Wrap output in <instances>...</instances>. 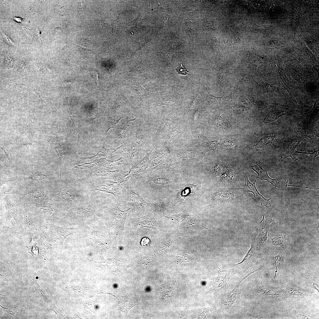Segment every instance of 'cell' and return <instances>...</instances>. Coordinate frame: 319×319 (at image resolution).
<instances>
[{"mask_svg":"<svg viewBox=\"0 0 319 319\" xmlns=\"http://www.w3.org/2000/svg\"><path fill=\"white\" fill-rule=\"evenodd\" d=\"M251 236V247L243 260L240 263L232 265V269L236 273L244 272L249 268L256 264V260L258 255V250L256 249L255 246L256 235H253Z\"/></svg>","mask_w":319,"mask_h":319,"instance_id":"1","label":"cell"},{"mask_svg":"<svg viewBox=\"0 0 319 319\" xmlns=\"http://www.w3.org/2000/svg\"><path fill=\"white\" fill-rule=\"evenodd\" d=\"M215 269L217 271L218 275L215 280L213 288L215 296L217 297L219 294L225 293L228 282L236 273L232 269L222 270L217 265Z\"/></svg>","mask_w":319,"mask_h":319,"instance_id":"2","label":"cell"},{"mask_svg":"<svg viewBox=\"0 0 319 319\" xmlns=\"http://www.w3.org/2000/svg\"><path fill=\"white\" fill-rule=\"evenodd\" d=\"M263 216L262 220L258 224L259 232L258 237L260 239L259 247V248L260 247H264L266 248L269 225L273 220L271 216L267 212L263 214Z\"/></svg>","mask_w":319,"mask_h":319,"instance_id":"3","label":"cell"},{"mask_svg":"<svg viewBox=\"0 0 319 319\" xmlns=\"http://www.w3.org/2000/svg\"><path fill=\"white\" fill-rule=\"evenodd\" d=\"M255 271H255L248 274L240 281L232 290L227 293H224V305L226 308L229 309L235 304L237 297L239 296L241 292L239 287L241 283L247 277Z\"/></svg>","mask_w":319,"mask_h":319,"instance_id":"4","label":"cell"},{"mask_svg":"<svg viewBox=\"0 0 319 319\" xmlns=\"http://www.w3.org/2000/svg\"><path fill=\"white\" fill-rule=\"evenodd\" d=\"M136 221L140 227H146L154 230L161 229V226L155 220L154 215L149 212L146 215L137 218Z\"/></svg>","mask_w":319,"mask_h":319,"instance_id":"5","label":"cell"},{"mask_svg":"<svg viewBox=\"0 0 319 319\" xmlns=\"http://www.w3.org/2000/svg\"><path fill=\"white\" fill-rule=\"evenodd\" d=\"M244 176L245 181L244 187L245 188H247L249 190L246 191L250 192L253 193L254 196L260 201L261 205H263V206L266 207L267 208L270 207L271 205L269 201L270 199H265L262 195L259 193L257 191L255 185V183L256 180L253 183H252L249 181L247 174H245L244 175Z\"/></svg>","mask_w":319,"mask_h":319,"instance_id":"6","label":"cell"},{"mask_svg":"<svg viewBox=\"0 0 319 319\" xmlns=\"http://www.w3.org/2000/svg\"><path fill=\"white\" fill-rule=\"evenodd\" d=\"M128 192L129 204L131 206L139 208L144 206H148V203L143 199L141 196H139L131 190Z\"/></svg>","mask_w":319,"mask_h":319,"instance_id":"7","label":"cell"},{"mask_svg":"<svg viewBox=\"0 0 319 319\" xmlns=\"http://www.w3.org/2000/svg\"><path fill=\"white\" fill-rule=\"evenodd\" d=\"M251 168L258 174V177L261 179L267 180L271 183L274 186L278 188L280 187V184L277 182L276 180L273 179L268 175L267 172L263 170L257 163L253 166H251Z\"/></svg>","mask_w":319,"mask_h":319,"instance_id":"8","label":"cell"},{"mask_svg":"<svg viewBox=\"0 0 319 319\" xmlns=\"http://www.w3.org/2000/svg\"><path fill=\"white\" fill-rule=\"evenodd\" d=\"M245 60L248 67L253 71H256L258 66L263 62L262 57L250 53L245 55Z\"/></svg>","mask_w":319,"mask_h":319,"instance_id":"9","label":"cell"},{"mask_svg":"<svg viewBox=\"0 0 319 319\" xmlns=\"http://www.w3.org/2000/svg\"><path fill=\"white\" fill-rule=\"evenodd\" d=\"M130 208L123 211L120 210L118 207L114 209V215L115 221L118 224L119 228L123 231L125 222L128 211Z\"/></svg>","mask_w":319,"mask_h":319,"instance_id":"10","label":"cell"},{"mask_svg":"<svg viewBox=\"0 0 319 319\" xmlns=\"http://www.w3.org/2000/svg\"><path fill=\"white\" fill-rule=\"evenodd\" d=\"M253 82L258 88L264 92L272 95L280 96L282 95L279 89L277 87L267 83L264 85L258 84L253 78Z\"/></svg>","mask_w":319,"mask_h":319,"instance_id":"11","label":"cell"},{"mask_svg":"<svg viewBox=\"0 0 319 319\" xmlns=\"http://www.w3.org/2000/svg\"><path fill=\"white\" fill-rule=\"evenodd\" d=\"M150 153L133 166L130 169L128 175H131L144 170L148 165Z\"/></svg>","mask_w":319,"mask_h":319,"instance_id":"12","label":"cell"},{"mask_svg":"<svg viewBox=\"0 0 319 319\" xmlns=\"http://www.w3.org/2000/svg\"><path fill=\"white\" fill-rule=\"evenodd\" d=\"M148 206L156 214L161 217L165 216L164 212L166 206L165 203L162 200L160 199L152 203H148Z\"/></svg>","mask_w":319,"mask_h":319,"instance_id":"13","label":"cell"},{"mask_svg":"<svg viewBox=\"0 0 319 319\" xmlns=\"http://www.w3.org/2000/svg\"><path fill=\"white\" fill-rule=\"evenodd\" d=\"M207 97L212 102L217 104L221 105L223 104L228 101L232 97V94H231L226 96L217 97L211 95L207 91Z\"/></svg>","mask_w":319,"mask_h":319,"instance_id":"14","label":"cell"},{"mask_svg":"<svg viewBox=\"0 0 319 319\" xmlns=\"http://www.w3.org/2000/svg\"><path fill=\"white\" fill-rule=\"evenodd\" d=\"M227 70L222 68L217 71V86L219 89L222 88L224 85Z\"/></svg>","mask_w":319,"mask_h":319,"instance_id":"15","label":"cell"},{"mask_svg":"<svg viewBox=\"0 0 319 319\" xmlns=\"http://www.w3.org/2000/svg\"><path fill=\"white\" fill-rule=\"evenodd\" d=\"M68 99L69 97H67L63 99L62 100H61L63 103V106L61 108H64L68 112L69 114L70 117L72 121L73 124H74L76 123L75 118H74V116L72 113L71 110L69 106L68 102Z\"/></svg>","mask_w":319,"mask_h":319,"instance_id":"16","label":"cell"},{"mask_svg":"<svg viewBox=\"0 0 319 319\" xmlns=\"http://www.w3.org/2000/svg\"><path fill=\"white\" fill-rule=\"evenodd\" d=\"M284 258L280 254L276 255L273 257L272 259L276 267V273L283 268Z\"/></svg>","mask_w":319,"mask_h":319,"instance_id":"17","label":"cell"},{"mask_svg":"<svg viewBox=\"0 0 319 319\" xmlns=\"http://www.w3.org/2000/svg\"><path fill=\"white\" fill-rule=\"evenodd\" d=\"M73 196L71 191L67 188H65L62 189L58 194V197L59 198L64 200L71 199L73 198Z\"/></svg>","mask_w":319,"mask_h":319,"instance_id":"18","label":"cell"},{"mask_svg":"<svg viewBox=\"0 0 319 319\" xmlns=\"http://www.w3.org/2000/svg\"><path fill=\"white\" fill-rule=\"evenodd\" d=\"M186 196L187 195L184 189L179 192L176 197L171 202L172 206H174L178 203H182L185 200Z\"/></svg>","mask_w":319,"mask_h":319,"instance_id":"19","label":"cell"},{"mask_svg":"<svg viewBox=\"0 0 319 319\" xmlns=\"http://www.w3.org/2000/svg\"><path fill=\"white\" fill-rule=\"evenodd\" d=\"M241 102L246 104H254V100L251 95L246 93L242 94L240 97Z\"/></svg>","mask_w":319,"mask_h":319,"instance_id":"20","label":"cell"},{"mask_svg":"<svg viewBox=\"0 0 319 319\" xmlns=\"http://www.w3.org/2000/svg\"><path fill=\"white\" fill-rule=\"evenodd\" d=\"M47 177L43 172L37 171H33L29 176L30 178L38 181Z\"/></svg>","mask_w":319,"mask_h":319,"instance_id":"21","label":"cell"},{"mask_svg":"<svg viewBox=\"0 0 319 319\" xmlns=\"http://www.w3.org/2000/svg\"><path fill=\"white\" fill-rule=\"evenodd\" d=\"M100 186L101 187H100V188L101 190L111 193L115 196L116 195L118 188L115 186L112 185H105Z\"/></svg>","mask_w":319,"mask_h":319,"instance_id":"22","label":"cell"},{"mask_svg":"<svg viewBox=\"0 0 319 319\" xmlns=\"http://www.w3.org/2000/svg\"><path fill=\"white\" fill-rule=\"evenodd\" d=\"M33 91L40 97L42 102L45 104L47 105L53 109L52 107L53 105L50 99L40 94L36 91L33 87Z\"/></svg>","mask_w":319,"mask_h":319,"instance_id":"23","label":"cell"},{"mask_svg":"<svg viewBox=\"0 0 319 319\" xmlns=\"http://www.w3.org/2000/svg\"><path fill=\"white\" fill-rule=\"evenodd\" d=\"M201 182L198 183L196 185H194L189 184L188 185L190 194L193 193L195 194L200 190L201 187Z\"/></svg>","mask_w":319,"mask_h":319,"instance_id":"24","label":"cell"},{"mask_svg":"<svg viewBox=\"0 0 319 319\" xmlns=\"http://www.w3.org/2000/svg\"><path fill=\"white\" fill-rule=\"evenodd\" d=\"M284 241V237L282 235H277L272 239V243L275 245L282 246Z\"/></svg>","mask_w":319,"mask_h":319,"instance_id":"25","label":"cell"},{"mask_svg":"<svg viewBox=\"0 0 319 319\" xmlns=\"http://www.w3.org/2000/svg\"><path fill=\"white\" fill-rule=\"evenodd\" d=\"M148 15L147 13H140L138 17L135 20L130 22L133 24H138L139 23L144 21L146 20L148 17Z\"/></svg>","mask_w":319,"mask_h":319,"instance_id":"26","label":"cell"},{"mask_svg":"<svg viewBox=\"0 0 319 319\" xmlns=\"http://www.w3.org/2000/svg\"><path fill=\"white\" fill-rule=\"evenodd\" d=\"M175 69L178 74L180 75H185L189 72L181 63L178 64Z\"/></svg>","mask_w":319,"mask_h":319,"instance_id":"27","label":"cell"},{"mask_svg":"<svg viewBox=\"0 0 319 319\" xmlns=\"http://www.w3.org/2000/svg\"><path fill=\"white\" fill-rule=\"evenodd\" d=\"M45 194L44 191L42 190H36L32 191L29 193V195L33 198H39L40 197L43 196Z\"/></svg>","mask_w":319,"mask_h":319,"instance_id":"28","label":"cell"},{"mask_svg":"<svg viewBox=\"0 0 319 319\" xmlns=\"http://www.w3.org/2000/svg\"><path fill=\"white\" fill-rule=\"evenodd\" d=\"M232 109L235 112L240 113H244L246 111L247 109L244 107L240 105H236L232 107Z\"/></svg>","mask_w":319,"mask_h":319,"instance_id":"29","label":"cell"},{"mask_svg":"<svg viewBox=\"0 0 319 319\" xmlns=\"http://www.w3.org/2000/svg\"><path fill=\"white\" fill-rule=\"evenodd\" d=\"M113 27V31L115 30L119 24V16L115 19H110Z\"/></svg>","mask_w":319,"mask_h":319,"instance_id":"30","label":"cell"},{"mask_svg":"<svg viewBox=\"0 0 319 319\" xmlns=\"http://www.w3.org/2000/svg\"><path fill=\"white\" fill-rule=\"evenodd\" d=\"M150 243V240L147 237H143L141 241V244L142 246H148L149 245Z\"/></svg>","mask_w":319,"mask_h":319,"instance_id":"31","label":"cell"},{"mask_svg":"<svg viewBox=\"0 0 319 319\" xmlns=\"http://www.w3.org/2000/svg\"><path fill=\"white\" fill-rule=\"evenodd\" d=\"M3 38H4V40H5V41L7 43H8L9 44H10V45H13V43L12 41H11V40L9 38L8 36H7V35H4V34H3Z\"/></svg>","mask_w":319,"mask_h":319,"instance_id":"32","label":"cell"},{"mask_svg":"<svg viewBox=\"0 0 319 319\" xmlns=\"http://www.w3.org/2000/svg\"><path fill=\"white\" fill-rule=\"evenodd\" d=\"M214 171L216 173L218 174L220 173L221 171L220 167H219L217 165H216L214 167Z\"/></svg>","mask_w":319,"mask_h":319,"instance_id":"33","label":"cell"},{"mask_svg":"<svg viewBox=\"0 0 319 319\" xmlns=\"http://www.w3.org/2000/svg\"><path fill=\"white\" fill-rule=\"evenodd\" d=\"M98 23L102 29L103 28L104 26L106 24L105 22L103 20H99L98 22Z\"/></svg>","mask_w":319,"mask_h":319,"instance_id":"34","label":"cell"},{"mask_svg":"<svg viewBox=\"0 0 319 319\" xmlns=\"http://www.w3.org/2000/svg\"><path fill=\"white\" fill-rule=\"evenodd\" d=\"M3 193H4L5 194H10V195L18 194H19V192H18V191H14V192H4Z\"/></svg>","mask_w":319,"mask_h":319,"instance_id":"35","label":"cell"},{"mask_svg":"<svg viewBox=\"0 0 319 319\" xmlns=\"http://www.w3.org/2000/svg\"><path fill=\"white\" fill-rule=\"evenodd\" d=\"M13 181V180H0V186L1 187L3 185L7 183L9 181Z\"/></svg>","mask_w":319,"mask_h":319,"instance_id":"36","label":"cell"},{"mask_svg":"<svg viewBox=\"0 0 319 319\" xmlns=\"http://www.w3.org/2000/svg\"><path fill=\"white\" fill-rule=\"evenodd\" d=\"M79 11L80 12L82 13L83 9L82 4L81 2H80L79 3Z\"/></svg>","mask_w":319,"mask_h":319,"instance_id":"37","label":"cell"}]
</instances>
